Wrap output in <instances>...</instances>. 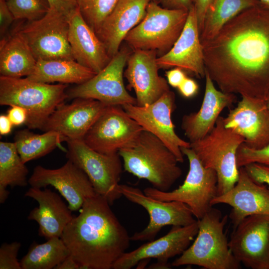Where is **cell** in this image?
<instances>
[{"mask_svg": "<svg viewBox=\"0 0 269 269\" xmlns=\"http://www.w3.org/2000/svg\"><path fill=\"white\" fill-rule=\"evenodd\" d=\"M266 104L269 109V93L268 94L266 98H265Z\"/></svg>", "mask_w": 269, "mask_h": 269, "instance_id": "cell-50", "label": "cell"}, {"mask_svg": "<svg viewBox=\"0 0 269 269\" xmlns=\"http://www.w3.org/2000/svg\"><path fill=\"white\" fill-rule=\"evenodd\" d=\"M212 0H192L198 19L200 35L202 29L205 15Z\"/></svg>", "mask_w": 269, "mask_h": 269, "instance_id": "cell-43", "label": "cell"}, {"mask_svg": "<svg viewBox=\"0 0 269 269\" xmlns=\"http://www.w3.org/2000/svg\"><path fill=\"white\" fill-rule=\"evenodd\" d=\"M127 113L144 130L160 139L176 157L184 161L181 147H189L190 142L176 133L171 115L175 109V97L169 90L153 103L142 107L126 104L122 106Z\"/></svg>", "mask_w": 269, "mask_h": 269, "instance_id": "cell-13", "label": "cell"}, {"mask_svg": "<svg viewBox=\"0 0 269 269\" xmlns=\"http://www.w3.org/2000/svg\"><path fill=\"white\" fill-rule=\"evenodd\" d=\"M110 106L96 100L77 98L70 104H60L47 119L42 131L58 133L65 139H83Z\"/></svg>", "mask_w": 269, "mask_h": 269, "instance_id": "cell-17", "label": "cell"}, {"mask_svg": "<svg viewBox=\"0 0 269 269\" xmlns=\"http://www.w3.org/2000/svg\"><path fill=\"white\" fill-rule=\"evenodd\" d=\"M260 4L259 0H212L206 11L200 35L201 43L213 38L239 13Z\"/></svg>", "mask_w": 269, "mask_h": 269, "instance_id": "cell-29", "label": "cell"}, {"mask_svg": "<svg viewBox=\"0 0 269 269\" xmlns=\"http://www.w3.org/2000/svg\"><path fill=\"white\" fill-rule=\"evenodd\" d=\"M118 153L126 171L147 180L159 190L168 191L182 175L175 155L160 139L144 130Z\"/></svg>", "mask_w": 269, "mask_h": 269, "instance_id": "cell-3", "label": "cell"}, {"mask_svg": "<svg viewBox=\"0 0 269 269\" xmlns=\"http://www.w3.org/2000/svg\"><path fill=\"white\" fill-rule=\"evenodd\" d=\"M50 9L68 16L78 7L77 0H48Z\"/></svg>", "mask_w": 269, "mask_h": 269, "instance_id": "cell-39", "label": "cell"}, {"mask_svg": "<svg viewBox=\"0 0 269 269\" xmlns=\"http://www.w3.org/2000/svg\"><path fill=\"white\" fill-rule=\"evenodd\" d=\"M68 84H50L27 78L0 76V105L25 109L29 129L42 130L48 118L68 98Z\"/></svg>", "mask_w": 269, "mask_h": 269, "instance_id": "cell-5", "label": "cell"}, {"mask_svg": "<svg viewBox=\"0 0 269 269\" xmlns=\"http://www.w3.org/2000/svg\"><path fill=\"white\" fill-rule=\"evenodd\" d=\"M15 143L0 142V188L24 187L28 183V170Z\"/></svg>", "mask_w": 269, "mask_h": 269, "instance_id": "cell-32", "label": "cell"}, {"mask_svg": "<svg viewBox=\"0 0 269 269\" xmlns=\"http://www.w3.org/2000/svg\"><path fill=\"white\" fill-rule=\"evenodd\" d=\"M9 192L6 189V188H0V203H3L7 199Z\"/></svg>", "mask_w": 269, "mask_h": 269, "instance_id": "cell-47", "label": "cell"}, {"mask_svg": "<svg viewBox=\"0 0 269 269\" xmlns=\"http://www.w3.org/2000/svg\"><path fill=\"white\" fill-rule=\"evenodd\" d=\"M152 0H120L95 32L112 58L127 35L144 18Z\"/></svg>", "mask_w": 269, "mask_h": 269, "instance_id": "cell-25", "label": "cell"}, {"mask_svg": "<svg viewBox=\"0 0 269 269\" xmlns=\"http://www.w3.org/2000/svg\"><path fill=\"white\" fill-rule=\"evenodd\" d=\"M260 4L266 7L269 8V0H259Z\"/></svg>", "mask_w": 269, "mask_h": 269, "instance_id": "cell-49", "label": "cell"}, {"mask_svg": "<svg viewBox=\"0 0 269 269\" xmlns=\"http://www.w3.org/2000/svg\"><path fill=\"white\" fill-rule=\"evenodd\" d=\"M155 0V1H156L157 0Z\"/></svg>", "mask_w": 269, "mask_h": 269, "instance_id": "cell-51", "label": "cell"}, {"mask_svg": "<svg viewBox=\"0 0 269 269\" xmlns=\"http://www.w3.org/2000/svg\"><path fill=\"white\" fill-rule=\"evenodd\" d=\"M120 0H77L80 11L96 32Z\"/></svg>", "mask_w": 269, "mask_h": 269, "instance_id": "cell-33", "label": "cell"}, {"mask_svg": "<svg viewBox=\"0 0 269 269\" xmlns=\"http://www.w3.org/2000/svg\"><path fill=\"white\" fill-rule=\"evenodd\" d=\"M161 6L170 9L189 10L193 5L192 0H158Z\"/></svg>", "mask_w": 269, "mask_h": 269, "instance_id": "cell-44", "label": "cell"}, {"mask_svg": "<svg viewBox=\"0 0 269 269\" xmlns=\"http://www.w3.org/2000/svg\"><path fill=\"white\" fill-rule=\"evenodd\" d=\"M37 60L17 29L1 38L0 43V76L21 78L33 71Z\"/></svg>", "mask_w": 269, "mask_h": 269, "instance_id": "cell-27", "label": "cell"}, {"mask_svg": "<svg viewBox=\"0 0 269 269\" xmlns=\"http://www.w3.org/2000/svg\"><path fill=\"white\" fill-rule=\"evenodd\" d=\"M15 20L10 10L6 0H0V34L2 38L8 27Z\"/></svg>", "mask_w": 269, "mask_h": 269, "instance_id": "cell-38", "label": "cell"}, {"mask_svg": "<svg viewBox=\"0 0 269 269\" xmlns=\"http://www.w3.org/2000/svg\"><path fill=\"white\" fill-rule=\"evenodd\" d=\"M177 88L183 97L188 98L197 93L199 87L195 80L187 77Z\"/></svg>", "mask_w": 269, "mask_h": 269, "instance_id": "cell-42", "label": "cell"}, {"mask_svg": "<svg viewBox=\"0 0 269 269\" xmlns=\"http://www.w3.org/2000/svg\"><path fill=\"white\" fill-rule=\"evenodd\" d=\"M119 191L128 200L143 207L149 216L147 226L132 235V241H152L165 226H185L197 220L189 207L183 203L155 199L145 195L140 189L126 184H120Z\"/></svg>", "mask_w": 269, "mask_h": 269, "instance_id": "cell-14", "label": "cell"}, {"mask_svg": "<svg viewBox=\"0 0 269 269\" xmlns=\"http://www.w3.org/2000/svg\"><path fill=\"white\" fill-rule=\"evenodd\" d=\"M7 116L13 126H18L25 124L28 118V113L22 107L12 106L8 110Z\"/></svg>", "mask_w": 269, "mask_h": 269, "instance_id": "cell-40", "label": "cell"}, {"mask_svg": "<svg viewBox=\"0 0 269 269\" xmlns=\"http://www.w3.org/2000/svg\"><path fill=\"white\" fill-rule=\"evenodd\" d=\"M108 201L101 195L87 198L61 236L80 269H111L131 240Z\"/></svg>", "mask_w": 269, "mask_h": 269, "instance_id": "cell-2", "label": "cell"}, {"mask_svg": "<svg viewBox=\"0 0 269 269\" xmlns=\"http://www.w3.org/2000/svg\"><path fill=\"white\" fill-rule=\"evenodd\" d=\"M170 265L168 263L157 262L149 266V269H169Z\"/></svg>", "mask_w": 269, "mask_h": 269, "instance_id": "cell-48", "label": "cell"}, {"mask_svg": "<svg viewBox=\"0 0 269 269\" xmlns=\"http://www.w3.org/2000/svg\"><path fill=\"white\" fill-rule=\"evenodd\" d=\"M225 126L242 136L252 149L269 144V109L265 99L242 96L237 106L224 117Z\"/></svg>", "mask_w": 269, "mask_h": 269, "instance_id": "cell-18", "label": "cell"}, {"mask_svg": "<svg viewBox=\"0 0 269 269\" xmlns=\"http://www.w3.org/2000/svg\"><path fill=\"white\" fill-rule=\"evenodd\" d=\"M228 216L212 208L197 220L198 231L192 244L175 260L172 267L195 265L205 269H239L224 232Z\"/></svg>", "mask_w": 269, "mask_h": 269, "instance_id": "cell-4", "label": "cell"}, {"mask_svg": "<svg viewBox=\"0 0 269 269\" xmlns=\"http://www.w3.org/2000/svg\"><path fill=\"white\" fill-rule=\"evenodd\" d=\"M159 68L178 67L198 78H205L206 68L196 10L190 7L183 29L171 49L157 57Z\"/></svg>", "mask_w": 269, "mask_h": 269, "instance_id": "cell-22", "label": "cell"}, {"mask_svg": "<svg viewBox=\"0 0 269 269\" xmlns=\"http://www.w3.org/2000/svg\"><path fill=\"white\" fill-rule=\"evenodd\" d=\"M70 255L60 237H53L41 244H32L20 261L22 269H52Z\"/></svg>", "mask_w": 269, "mask_h": 269, "instance_id": "cell-31", "label": "cell"}, {"mask_svg": "<svg viewBox=\"0 0 269 269\" xmlns=\"http://www.w3.org/2000/svg\"><path fill=\"white\" fill-rule=\"evenodd\" d=\"M181 150L189 161V170L182 185L171 191L146 187L144 193L155 199L175 201L187 205L197 220L212 208V200L218 195V177L215 170L205 167L190 147Z\"/></svg>", "mask_w": 269, "mask_h": 269, "instance_id": "cell-8", "label": "cell"}, {"mask_svg": "<svg viewBox=\"0 0 269 269\" xmlns=\"http://www.w3.org/2000/svg\"><path fill=\"white\" fill-rule=\"evenodd\" d=\"M156 51L134 50L130 55L124 76L128 88L135 92L136 105L150 104L170 90L168 83L158 74Z\"/></svg>", "mask_w": 269, "mask_h": 269, "instance_id": "cell-19", "label": "cell"}, {"mask_svg": "<svg viewBox=\"0 0 269 269\" xmlns=\"http://www.w3.org/2000/svg\"><path fill=\"white\" fill-rule=\"evenodd\" d=\"M14 19L38 20L49 11L48 0H6Z\"/></svg>", "mask_w": 269, "mask_h": 269, "instance_id": "cell-34", "label": "cell"}, {"mask_svg": "<svg viewBox=\"0 0 269 269\" xmlns=\"http://www.w3.org/2000/svg\"><path fill=\"white\" fill-rule=\"evenodd\" d=\"M68 40L74 60L96 74L111 60L95 32L86 22L77 7L68 16Z\"/></svg>", "mask_w": 269, "mask_h": 269, "instance_id": "cell-24", "label": "cell"}, {"mask_svg": "<svg viewBox=\"0 0 269 269\" xmlns=\"http://www.w3.org/2000/svg\"><path fill=\"white\" fill-rule=\"evenodd\" d=\"M54 269H80V265L70 255Z\"/></svg>", "mask_w": 269, "mask_h": 269, "instance_id": "cell-45", "label": "cell"}, {"mask_svg": "<svg viewBox=\"0 0 269 269\" xmlns=\"http://www.w3.org/2000/svg\"><path fill=\"white\" fill-rule=\"evenodd\" d=\"M32 187H54L66 200L71 211L80 210L85 201L97 193L85 173L71 161L57 169L37 165L28 179Z\"/></svg>", "mask_w": 269, "mask_h": 269, "instance_id": "cell-16", "label": "cell"}, {"mask_svg": "<svg viewBox=\"0 0 269 269\" xmlns=\"http://www.w3.org/2000/svg\"><path fill=\"white\" fill-rule=\"evenodd\" d=\"M21 244L18 242L4 243L0 248V269H22L17 255Z\"/></svg>", "mask_w": 269, "mask_h": 269, "instance_id": "cell-36", "label": "cell"}, {"mask_svg": "<svg viewBox=\"0 0 269 269\" xmlns=\"http://www.w3.org/2000/svg\"><path fill=\"white\" fill-rule=\"evenodd\" d=\"M8 116L4 115L0 116V134L2 135L9 134L13 126Z\"/></svg>", "mask_w": 269, "mask_h": 269, "instance_id": "cell-46", "label": "cell"}, {"mask_svg": "<svg viewBox=\"0 0 269 269\" xmlns=\"http://www.w3.org/2000/svg\"><path fill=\"white\" fill-rule=\"evenodd\" d=\"M188 11L166 8L152 0L143 19L130 31L124 41L134 50L155 51L160 57L169 51L179 38Z\"/></svg>", "mask_w": 269, "mask_h": 269, "instance_id": "cell-7", "label": "cell"}, {"mask_svg": "<svg viewBox=\"0 0 269 269\" xmlns=\"http://www.w3.org/2000/svg\"><path fill=\"white\" fill-rule=\"evenodd\" d=\"M16 28L37 60H75L68 40L67 16L50 9L43 17Z\"/></svg>", "mask_w": 269, "mask_h": 269, "instance_id": "cell-10", "label": "cell"}, {"mask_svg": "<svg viewBox=\"0 0 269 269\" xmlns=\"http://www.w3.org/2000/svg\"><path fill=\"white\" fill-rule=\"evenodd\" d=\"M245 142L241 135L225 126L220 116L212 131L203 138L190 142V147L203 165L215 170L218 177V195L232 189L237 182L239 168L237 153Z\"/></svg>", "mask_w": 269, "mask_h": 269, "instance_id": "cell-6", "label": "cell"}, {"mask_svg": "<svg viewBox=\"0 0 269 269\" xmlns=\"http://www.w3.org/2000/svg\"><path fill=\"white\" fill-rule=\"evenodd\" d=\"M29 130H20L14 136V142L24 163L47 154L57 147L64 149L61 142L65 139L58 133L47 131L40 134Z\"/></svg>", "mask_w": 269, "mask_h": 269, "instance_id": "cell-30", "label": "cell"}, {"mask_svg": "<svg viewBox=\"0 0 269 269\" xmlns=\"http://www.w3.org/2000/svg\"><path fill=\"white\" fill-rule=\"evenodd\" d=\"M24 196L38 203V206L30 212L27 218L38 223L39 235L47 240L55 237L60 238L73 217L71 210L60 196L50 189L42 190L32 187L25 192Z\"/></svg>", "mask_w": 269, "mask_h": 269, "instance_id": "cell-26", "label": "cell"}, {"mask_svg": "<svg viewBox=\"0 0 269 269\" xmlns=\"http://www.w3.org/2000/svg\"><path fill=\"white\" fill-rule=\"evenodd\" d=\"M96 73L75 60L38 59L33 72L26 78L32 81L50 84H81Z\"/></svg>", "mask_w": 269, "mask_h": 269, "instance_id": "cell-28", "label": "cell"}, {"mask_svg": "<svg viewBox=\"0 0 269 269\" xmlns=\"http://www.w3.org/2000/svg\"><path fill=\"white\" fill-rule=\"evenodd\" d=\"M225 204L232 207L229 218L235 228L244 218L254 215H269V189L265 184L254 181L244 167L234 186L228 192L216 196L212 206Z\"/></svg>", "mask_w": 269, "mask_h": 269, "instance_id": "cell-21", "label": "cell"}, {"mask_svg": "<svg viewBox=\"0 0 269 269\" xmlns=\"http://www.w3.org/2000/svg\"><path fill=\"white\" fill-rule=\"evenodd\" d=\"M258 163L269 166V144L260 149H252L244 143L238 148L237 163L239 168L252 163Z\"/></svg>", "mask_w": 269, "mask_h": 269, "instance_id": "cell-35", "label": "cell"}, {"mask_svg": "<svg viewBox=\"0 0 269 269\" xmlns=\"http://www.w3.org/2000/svg\"><path fill=\"white\" fill-rule=\"evenodd\" d=\"M144 129L120 106H110L85 135L84 141L103 154L118 152L131 144Z\"/></svg>", "mask_w": 269, "mask_h": 269, "instance_id": "cell-12", "label": "cell"}, {"mask_svg": "<svg viewBox=\"0 0 269 269\" xmlns=\"http://www.w3.org/2000/svg\"><path fill=\"white\" fill-rule=\"evenodd\" d=\"M236 260L246 268L269 269V215H254L233 229L229 241Z\"/></svg>", "mask_w": 269, "mask_h": 269, "instance_id": "cell-15", "label": "cell"}, {"mask_svg": "<svg viewBox=\"0 0 269 269\" xmlns=\"http://www.w3.org/2000/svg\"><path fill=\"white\" fill-rule=\"evenodd\" d=\"M127 47L121 48L107 65L87 81L70 89L68 98H89L108 106L136 105V100L127 91L124 83V68L131 54Z\"/></svg>", "mask_w": 269, "mask_h": 269, "instance_id": "cell-11", "label": "cell"}, {"mask_svg": "<svg viewBox=\"0 0 269 269\" xmlns=\"http://www.w3.org/2000/svg\"><path fill=\"white\" fill-rule=\"evenodd\" d=\"M165 75L168 84L177 88L187 77L186 72L178 67H175L166 71Z\"/></svg>", "mask_w": 269, "mask_h": 269, "instance_id": "cell-41", "label": "cell"}, {"mask_svg": "<svg viewBox=\"0 0 269 269\" xmlns=\"http://www.w3.org/2000/svg\"><path fill=\"white\" fill-rule=\"evenodd\" d=\"M249 176L256 182L268 185L269 189V166L252 163L244 166Z\"/></svg>", "mask_w": 269, "mask_h": 269, "instance_id": "cell-37", "label": "cell"}, {"mask_svg": "<svg viewBox=\"0 0 269 269\" xmlns=\"http://www.w3.org/2000/svg\"><path fill=\"white\" fill-rule=\"evenodd\" d=\"M205 78V93L200 108L196 112L185 115L181 121V129L190 142L209 134L215 127L221 113L225 108L231 107L237 99L235 94L218 90L207 71Z\"/></svg>", "mask_w": 269, "mask_h": 269, "instance_id": "cell-23", "label": "cell"}, {"mask_svg": "<svg viewBox=\"0 0 269 269\" xmlns=\"http://www.w3.org/2000/svg\"><path fill=\"white\" fill-rule=\"evenodd\" d=\"M198 231V221L185 226H173L164 236L124 253L114 264L113 269H130L142 260L155 259L168 263L169 259L181 255L190 246Z\"/></svg>", "mask_w": 269, "mask_h": 269, "instance_id": "cell-20", "label": "cell"}, {"mask_svg": "<svg viewBox=\"0 0 269 269\" xmlns=\"http://www.w3.org/2000/svg\"><path fill=\"white\" fill-rule=\"evenodd\" d=\"M207 72L225 93L265 99L269 93V8L242 11L202 42Z\"/></svg>", "mask_w": 269, "mask_h": 269, "instance_id": "cell-1", "label": "cell"}, {"mask_svg": "<svg viewBox=\"0 0 269 269\" xmlns=\"http://www.w3.org/2000/svg\"><path fill=\"white\" fill-rule=\"evenodd\" d=\"M66 157L87 175L96 193L111 205L122 196L119 181L123 165L119 153L103 154L89 147L83 139L69 140Z\"/></svg>", "mask_w": 269, "mask_h": 269, "instance_id": "cell-9", "label": "cell"}]
</instances>
